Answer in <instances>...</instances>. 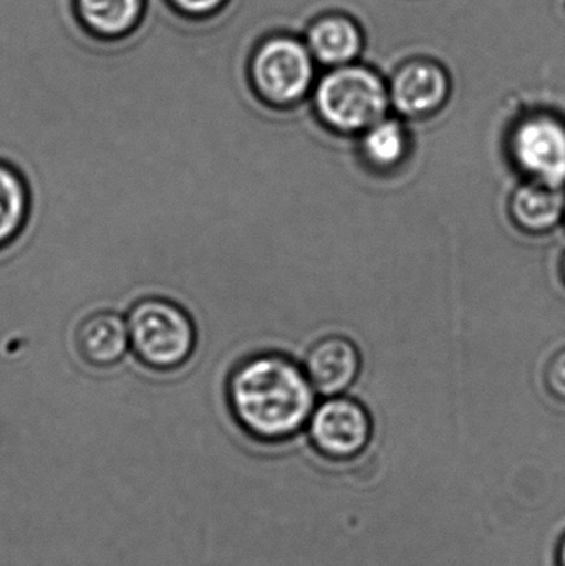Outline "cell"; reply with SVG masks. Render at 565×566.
I'll list each match as a JSON object with an SVG mask.
<instances>
[{
	"label": "cell",
	"instance_id": "cell-1",
	"mask_svg": "<svg viewBox=\"0 0 565 566\" xmlns=\"http://www.w3.org/2000/svg\"><path fill=\"white\" fill-rule=\"evenodd\" d=\"M228 402L245 434L281 442L307 428L317 391L301 365L279 353H261L232 371Z\"/></svg>",
	"mask_w": 565,
	"mask_h": 566
},
{
	"label": "cell",
	"instance_id": "cell-2",
	"mask_svg": "<svg viewBox=\"0 0 565 566\" xmlns=\"http://www.w3.org/2000/svg\"><path fill=\"white\" fill-rule=\"evenodd\" d=\"M133 355L155 371H172L191 358L198 342L195 322L178 303L161 296L139 300L129 310Z\"/></svg>",
	"mask_w": 565,
	"mask_h": 566
},
{
	"label": "cell",
	"instance_id": "cell-3",
	"mask_svg": "<svg viewBox=\"0 0 565 566\" xmlns=\"http://www.w3.org/2000/svg\"><path fill=\"white\" fill-rule=\"evenodd\" d=\"M390 95L374 72L341 66L318 83L315 108L322 123L341 135H362L387 115Z\"/></svg>",
	"mask_w": 565,
	"mask_h": 566
},
{
	"label": "cell",
	"instance_id": "cell-4",
	"mask_svg": "<svg viewBox=\"0 0 565 566\" xmlns=\"http://www.w3.org/2000/svg\"><path fill=\"white\" fill-rule=\"evenodd\" d=\"M305 429L318 454L332 461H350L370 446L374 421L357 399L328 396L317 402Z\"/></svg>",
	"mask_w": 565,
	"mask_h": 566
},
{
	"label": "cell",
	"instance_id": "cell-5",
	"mask_svg": "<svg viewBox=\"0 0 565 566\" xmlns=\"http://www.w3.org/2000/svg\"><path fill=\"white\" fill-rule=\"evenodd\" d=\"M508 151L526 179L565 188V119L554 113L520 119Z\"/></svg>",
	"mask_w": 565,
	"mask_h": 566
},
{
	"label": "cell",
	"instance_id": "cell-6",
	"mask_svg": "<svg viewBox=\"0 0 565 566\" xmlns=\"http://www.w3.org/2000/svg\"><path fill=\"white\" fill-rule=\"evenodd\" d=\"M314 66L307 50L289 39L265 43L252 63V80L265 102L289 106L307 93Z\"/></svg>",
	"mask_w": 565,
	"mask_h": 566
},
{
	"label": "cell",
	"instance_id": "cell-7",
	"mask_svg": "<svg viewBox=\"0 0 565 566\" xmlns=\"http://www.w3.org/2000/svg\"><path fill=\"white\" fill-rule=\"evenodd\" d=\"M302 368L322 398L344 395L360 375V349L347 336H324L308 348Z\"/></svg>",
	"mask_w": 565,
	"mask_h": 566
},
{
	"label": "cell",
	"instance_id": "cell-8",
	"mask_svg": "<svg viewBox=\"0 0 565 566\" xmlns=\"http://www.w3.org/2000/svg\"><path fill=\"white\" fill-rule=\"evenodd\" d=\"M450 83L440 66L428 62H414L398 70L391 80L390 103L408 118H425L444 105Z\"/></svg>",
	"mask_w": 565,
	"mask_h": 566
},
{
	"label": "cell",
	"instance_id": "cell-9",
	"mask_svg": "<svg viewBox=\"0 0 565 566\" xmlns=\"http://www.w3.org/2000/svg\"><path fill=\"white\" fill-rule=\"evenodd\" d=\"M75 345L80 358L93 368H112L132 349L128 322L108 310L92 313L76 328Z\"/></svg>",
	"mask_w": 565,
	"mask_h": 566
},
{
	"label": "cell",
	"instance_id": "cell-10",
	"mask_svg": "<svg viewBox=\"0 0 565 566\" xmlns=\"http://www.w3.org/2000/svg\"><path fill=\"white\" fill-rule=\"evenodd\" d=\"M511 221L526 234L543 235L563 224L565 188L526 179L510 198Z\"/></svg>",
	"mask_w": 565,
	"mask_h": 566
},
{
	"label": "cell",
	"instance_id": "cell-11",
	"mask_svg": "<svg viewBox=\"0 0 565 566\" xmlns=\"http://www.w3.org/2000/svg\"><path fill=\"white\" fill-rule=\"evenodd\" d=\"M80 25L95 39L128 36L142 23L145 0H73Z\"/></svg>",
	"mask_w": 565,
	"mask_h": 566
},
{
	"label": "cell",
	"instance_id": "cell-12",
	"mask_svg": "<svg viewBox=\"0 0 565 566\" xmlns=\"http://www.w3.org/2000/svg\"><path fill=\"white\" fill-rule=\"evenodd\" d=\"M410 135L404 123L385 116L360 135V156L374 171L390 172L407 161Z\"/></svg>",
	"mask_w": 565,
	"mask_h": 566
},
{
	"label": "cell",
	"instance_id": "cell-13",
	"mask_svg": "<svg viewBox=\"0 0 565 566\" xmlns=\"http://www.w3.org/2000/svg\"><path fill=\"white\" fill-rule=\"evenodd\" d=\"M29 214L30 191L25 178L9 163L0 161V251L22 234Z\"/></svg>",
	"mask_w": 565,
	"mask_h": 566
},
{
	"label": "cell",
	"instance_id": "cell-14",
	"mask_svg": "<svg viewBox=\"0 0 565 566\" xmlns=\"http://www.w3.org/2000/svg\"><path fill=\"white\" fill-rule=\"evenodd\" d=\"M308 45L322 63L345 65L360 50V33L348 20L331 17L312 27Z\"/></svg>",
	"mask_w": 565,
	"mask_h": 566
},
{
	"label": "cell",
	"instance_id": "cell-15",
	"mask_svg": "<svg viewBox=\"0 0 565 566\" xmlns=\"http://www.w3.org/2000/svg\"><path fill=\"white\" fill-rule=\"evenodd\" d=\"M544 381L551 396L565 402V348L559 349L547 363Z\"/></svg>",
	"mask_w": 565,
	"mask_h": 566
},
{
	"label": "cell",
	"instance_id": "cell-16",
	"mask_svg": "<svg viewBox=\"0 0 565 566\" xmlns=\"http://www.w3.org/2000/svg\"><path fill=\"white\" fill-rule=\"evenodd\" d=\"M168 2L175 12L191 17V19H201V17L215 13L224 3V0H168Z\"/></svg>",
	"mask_w": 565,
	"mask_h": 566
},
{
	"label": "cell",
	"instance_id": "cell-17",
	"mask_svg": "<svg viewBox=\"0 0 565 566\" xmlns=\"http://www.w3.org/2000/svg\"><path fill=\"white\" fill-rule=\"evenodd\" d=\"M557 566H565V534L564 537L561 538L559 547H557Z\"/></svg>",
	"mask_w": 565,
	"mask_h": 566
},
{
	"label": "cell",
	"instance_id": "cell-18",
	"mask_svg": "<svg viewBox=\"0 0 565 566\" xmlns=\"http://www.w3.org/2000/svg\"><path fill=\"white\" fill-rule=\"evenodd\" d=\"M561 272H563V279H564V282H565V254H564V258H563V265H561Z\"/></svg>",
	"mask_w": 565,
	"mask_h": 566
},
{
	"label": "cell",
	"instance_id": "cell-19",
	"mask_svg": "<svg viewBox=\"0 0 565 566\" xmlns=\"http://www.w3.org/2000/svg\"><path fill=\"white\" fill-rule=\"evenodd\" d=\"M564 222H565V218H564Z\"/></svg>",
	"mask_w": 565,
	"mask_h": 566
}]
</instances>
